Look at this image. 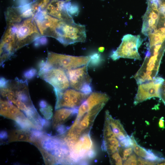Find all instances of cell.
<instances>
[{"mask_svg": "<svg viewBox=\"0 0 165 165\" xmlns=\"http://www.w3.org/2000/svg\"><path fill=\"white\" fill-rule=\"evenodd\" d=\"M5 30L0 42V65L17 50L42 36L29 4L9 7L5 13Z\"/></svg>", "mask_w": 165, "mask_h": 165, "instance_id": "1", "label": "cell"}, {"mask_svg": "<svg viewBox=\"0 0 165 165\" xmlns=\"http://www.w3.org/2000/svg\"><path fill=\"white\" fill-rule=\"evenodd\" d=\"M90 134L83 135L76 140L67 141L72 164L87 163L96 155L94 145Z\"/></svg>", "mask_w": 165, "mask_h": 165, "instance_id": "2", "label": "cell"}, {"mask_svg": "<svg viewBox=\"0 0 165 165\" xmlns=\"http://www.w3.org/2000/svg\"><path fill=\"white\" fill-rule=\"evenodd\" d=\"M90 55L75 56L48 52L45 63L49 66L65 71L88 64Z\"/></svg>", "mask_w": 165, "mask_h": 165, "instance_id": "3", "label": "cell"}, {"mask_svg": "<svg viewBox=\"0 0 165 165\" xmlns=\"http://www.w3.org/2000/svg\"><path fill=\"white\" fill-rule=\"evenodd\" d=\"M40 66L39 76L51 85L54 90L61 91L69 88V82L65 71L60 68L50 67L45 62Z\"/></svg>", "mask_w": 165, "mask_h": 165, "instance_id": "4", "label": "cell"}, {"mask_svg": "<svg viewBox=\"0 0 165 165\" xmlns=\"http://www.w3.org/2000/svg\"><path fill=\"white\" fill-rule=\"evenodd\" d=\"M142 42L139 35L127 34L124 35L122 42L117 49L113 51L110 57L114 61L120 58L141 60L138 52V49Z\"/></svg>", "mask_w": 165, "mask_h": 165, "instance_id": "5", "label": "cell"}, {"mask_svg": "<svg viewBox=\"0 0 165 165\" xmlns=\"http://www.w3.org/2000/svg\"><path fill=\"white\" fill-rule=\"evenodd\" d=\"M86 39L85 25L75 23L74 20L65 21L57 40L64 46L78 42H84Z\"/></svg>", "mask_w": 165, "mask_h": 165, "instance_id": "6", "label": "cell"}, {"mask_svg": "<svg viewBox=\"0 0 165 165\" xmlns=\"http://www.w3.org/2000/svg\"><path fill=\"white\" fill-rule=\"evenodd\" d=\"M54 90L56 97L55 110L62 108H78L89 95L71 88L61 91Z\"/></svg>", "mask_w": 165, "mask_h": 165, "instance_id": "7", "label": "cell"}, {"mask_svg": "<svg viewBox=\"0 0 165 165\" xmlns=\"http://www.w3.org/2000/svg\"><path fill=\"white\" fill-rule=\"evenodd\" d=\"M164 81L162 78L157 77L151 81L139 85L134 99V105L152 97L160 98V89Z\"/></svg>", "mask_w": 165, "mask_h": 165, "instance_id": "8", "label": "cell"}, {"mask_svg": "<svg viewBox=\"0 0 165 165\" xmlns=\"http://www.w3.org/2000/svg\"><path fill=\"white\" fill-rule=\"evenodd\" d=\"M73 4L70 2L50 0L39 11H44L49 15L60 20H73L71 14Z\"/></svg>", "mask_w": 165, "mask_h": 165, "instance_id": "9", "label": "cell"}, {"mask_svg": "<svg viewBox=\"0 0 165 165\" xmlns=\"http://www.w3.org/2000/svg\"><path fill=\"white\" fill-rule=\"evenodd\" d=\"M88 64L65 71L71 88L80 91L85 85L90 84L92 79L88 72Z\"/></svg>", "mask_w": 165, "mask_h": 165, "instance_id": "10", "label": "cell"}, {"mask_svg": "<svg viewBox=\"0 0 165 165\" xmlns=\"http://www.w3.org/2000/svg\"><path fill=\"white\" fill-rule=\"evenodd\" d=\"M78 108H62L56 109L53 116L52 126L56 129L62 125L75 115H77Z\"/></svg>", "mask_w": 165, "mask_h": 165, "instance_id": "11", "label": "cell"}, {"mask_svg": "<svg viewBox=\"0 0 165 165\" xmlns=\"http://www.w3.org/2000/svg\"><path fill=\"white\" fill-rule=\"evenodd\" d=\"M105 119L108 122L116 137L119 141L128 135L120 121L113 119L108 110L105 112Z\"/></svg>", "mask_w": 165, "mask_h": 165, "instance_id": "12", "label": "cell"}, {"mask_svg": "<svg viewBox=\"0 0 165 165\" xmlns=\"http://www.w3.org/2000/svg\"><path fill=\"white\" fill-rule=\"evenodd\" d=\"M8 142L23 141L32 143L33 138L30 130L22 129L11 130L8 135Z\"/></svg>", "mask_w": 165, "mask_h": 165, "instance_id": "13", "label": "cell"}, {"mask_svg": "<svg viewBox=\"0 0 165 165\" xmlns=\"http://www.w3.org/2000/svg\"><path fill=\"white\" fill-rule=\"evenodd\" d=\"M14 121L16 124L21 129L30 130L31 128L36 129L31 121L25 116L17 117Z\"/></svg>", "mask_w": 165, "mask_h": 165, "instance_id": "14", "label": "cell"}, {"mask_svg": "<svg viewBox=\"0 0 165 165\" xmlns=\"http://www.w3.org/2000/svg\"><path fill=\"white\" fill-rule=\"evenodd\" d=\"M7 112L4 117L15 120L16 117L19 116H25V114L17 107L14 105L10 101Z\"/></svg>", "mask_w": 165, "mask_h": 165, "instance_id": "15", "label": "cell"}, {"mask_svg": "<svg viewBox=\"0 0 165 165\" xmlns=\"http://www.w3.org/2000/svg\"><path fill=\"white\" fill-rule=\"evenodd\" d=\"M40 151L46 164L53 165L56 164L54 156L50 153L44 149L39 144L35 143L34 144Z\"/></svg>", "mask_w": 165, "mask_h": 165, "instance_id": "16", "label": "cell"}, {"mask_svg": "<svg viewBox=\"0 0 165 165\" xmlns=\"http://www.w3.org/2000/svg\"><path fill=\"white\" fill-rule=\"evenodd\" d=\"M130 136L133 142L132 146L133 151L137 155L144 159L146 156L147 149L138 144L133 135Z\"/></svg>", "mask_w": 165, "mask_h": 165, "instance_id": "17", "label": "cell"}, {"mask_svg": "<svg viewBox=\"0 0 165 165\" xmlns=\"http://www.w3.org/2000/svg\"><path fill=\"white\" fill-rule=\"evenodd\" d=\"M90 59L88 65L91 67H95L100 65L103 61V59L100 54L95 52L90 55Z\"/></svg>", "mask_w": 165, "mask_h": 165, "instance_id": "18", "label": "cell"}, {"mask_svg": "<svg viewBox=\"0 0 165 165\" xmlns=\"http://www.w3.org/2000/svg\"><path fill=\"white\" fill-rule=\"evenodd\" d=\"M109 156L111 164L115 165L123 164V160L119 151H117L109 155Z\"/></svg>", "mask_w": 165, "mask_h": 165, "instance_id": "19", "label": "cell"}, {"mask_svg": "<svg viewBox=\"0 0 165 165\" xmlns=\"http://www.w3.org/2000/svg\"><path fill=\"white\" fill-rule=\"evenodd\" d=\"M162 158H160L151 149H147L146 155L144 158L147 160L157 162Z\"/></svg>", "mask_w": 165, "mask_h": 165, "instance_id": "20", "label": "cell"}, {"mask_svg": "<svg viewBox=\"0 0 165 165\" xmlns=\"http://www.w3.org/2000/svg\"><path fill=\"white\" fill-rule=\"evenodd\" d=\"M40 111L46 119H50L53 116L52 109L51 107L48 105L46 107L41 108Z\"/></svg>", "mask_w": 165, "mask_h": 165, "instance_id": "21", "label": "cell"}, {"mask_svg": "<svg viewBox=\"0 0 165 165\" xmlns=\"http://www.w3.org/2000/svg\"><path fill=\"white\" fill-rule=\"evenodd\" d=\"M120 147L124 148L132 147L133 142L131 136L128 135L125 138L119 141Z\"/></svg>", "mask_w": 165, "mask_h": 165, "instance_id": "22", "label": "cell"}, {"mask_svg": "<svg viewBox=\"0 0 165 165\" xmlns=\"http://www.w3.org/2000/svg\"><path fill=\"white\" fill-rule=\"evenodd\" d=\"M30 132L32 137L36 140L41 139L46 134L42 130L35 128H31Z\"/></svg>", "mask_w": 165, "mask_h": 165, "instance_id": "23", "label": "cell"}, {"mask_svg": "<svg viewBox=\"0 0 165 165\" xmlns=\"http://www.w3.org/2000/svg\"><path fill=\"white\" fill-rule=\"evenodd\" d=\"M123 165H137L138 161L136 155L132 154L123 163Z\"/></svg>", "mask_w": 165, "mask_h": 165, "instance_id": "24", "label": "cell"}, {"mask_svg": "<svg viewBox=\"0 0 165 165\" xmlns=\"http://www.w3.org/2000/svg\"><path fill=\"white\" fill-rule=\"evenodd\" d=\"M124 148L122 152V158L125 161L132 154L133 150L132 147Z\"/></svg>", "mask_w": 165, "mask_h": 165, "instance_id": "25", "label": "cell"}, {"mask_svg": "<svg viewBox=\"0 0 165 165\" xmlns=\"http://www.w3.org/2000/svg\"><path fill=\"white\" fill-rule=\"evenodd\" d=\"M137 161L138 165H155L156 164V162L150 161L142 157H139L137 159Z\"/></svg>", "mask_w": 165, "mask_h": 165, "instance_id": "26", "label": "cell"}, {"mask_svg": "<svg viewBox=\"0 0 165 165\" xmlns=\"http://www.w3.org/2000/svg\"><path fill=\"white\" fill-rule=\"evenodd\" d=\"M160 98L165 105V81L163 82L160 89Z\"/></svg>", "mask_w": 165, "mask_h": 165, "instance_id": "27", "label": "cell"}, {"mask_svg": "<svg viewBox=\"0 0 165 165\" xmlns=\"http://www.w3.org/2000/svg\"><path fill=\"white\" fill-rule=\"evenodd\" d=\"M36 71L34 69H30L29 71H28L24 74V76L27 78H30L33 77L36 74Z\"/></svg>", "mask_w": 165, "mask_h": 165, "instance_id": "28", "label": "cell"}, {"mask_svg": "<svg viewBox=\"0 0 165 165\" xmlns=\"http://www.w3.org/2000/svg\"><path fill=\"white\" fill-rule=\"evenodd\" d=\"M8 137L7 132L5 130H2L0 132V138L1 139H6Z\"/></svg>", "mask_w": 165, "mask_h": 165, "instance_id": "29", "label": "cell"}, {"mask_svg": "<svg viewBox=\"0 0 165 165\" xmlns=\"http://www.w3.org/2000/svg\"><path fill=\"white\" fill-rule=\"evenodd\" d=\"M164 117H162L159 119V127L162 129L163 130L164 128Z\"/></svg>", "mask_w": 165, "mask_h": 165, "instance_id": "30", "label": "cell"}, {"mask_svg": "<svg viewBox=\"0 0 165 165\" xmlns=\"http://www.w3.org/2000/svg\"><path fill=\"white\" fill-rule=\"evenodd\" d=\"M48 105L47 103L44 100L41 101L39 103V105L41 108H44L46 107Z\"/></svg>", "mask_w": 165, "mask_h": 165, "instance_id": "31", "label": "cell"}, {"mask_svg": "<svg viewBox=\"0 0 165 165\" xmlns=\"http://www.w3.org/2000/svg\"><path fill=\"white\" fill-rule=\"evenodd\" d=\"M105 50V48L103 47H100L98 48V50L100 52H103Z\"/></svg>", "mask_w": 165, "mask_h": 165, "instance_id": "32", "label": "cell"}, {"mask_svg": "<svg viewBox=\"0 0 165 165\" xmlns=\"http://www.w3.org/2000/svg\"><path fill=\"white\" fill-rule=\"evenodd\" d=\"M53 1H62L66 2H69L72 0H51Z\"/></svg>", "mask_w": 165, "mask_h": 165, "instance_id": "33", "label": "cell"}]
</instances>
